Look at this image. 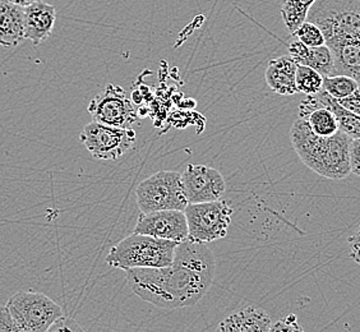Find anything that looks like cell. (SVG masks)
Masks as SVG:
<instances>
[{"instance_id": "cell-1", "label": "cell", "mask_w": 360, "mask_h": 332, "mask_svg": "<svg viewBox=\"0 0 360 332\" xmlns=\"http://www.w3.org/2000/svg\"><path fill=\"white\" fill-rule=\"evenodd\" d=\"M215 256L205 243H179L172 264L158 269L125 271L133 293L162 309L193 307L210 290L215 275Z\"/></svg>"}, {"instance_id": "cell-2", "label": "cell", "mask_w": 360, "mask_h": 332, "mask_svg": "<svg viewBox=\"0 0 360 332\" xmlns=\"http://www.w3.org/2000/svg\"><path fill=\"white\" fill-rule=\"evenodd\" d=\"M307 21L325 36L335 58V75L352 77L360 84V1L317 0Z\"/></svg>"}, {"instance_id": "cell-3", "label": "cell", "mask_w": 360, "mask_h": 332, "mask_svg": "<svg viewBox=\"0 0 360 332\" xmlns=\"http://www.w3.org/2000/svg\"><path fill=\"white\" fill-rule=\"evenodd\" d=\"M292 148L302 162L327 179H345L350 174L349 147L352 139L339 131L331 137H319L304 119L294 122L290 129Z\"/></svg>"}, {"instance_id": "cell-4", "label": "cell", "mask_w": 360, "mask_h": 332, "mask_svg": "<svg viewBox=\"0 0 360 332\" xmlns=\"http://www.w3.org/2000/svg\"><path fill=\"white\" fill-rule=\"evenodd\" d=\"M178 242L136 234L127 236L109 250L106 263L119 270L158 269L172 264Z\"/></svg>"}, {"instance_id": "cell-5", "label": "cell", "mask_w": 360, "mask_h": 332, "mask_svg": "<svg viewBox=\"0 0 360 332\" xmlns=\"http://www.w3.org/2000/svg\"><path fill=\"white\" fill-rule=\"evenodd\" d=\"M136 196L142 214L165 210L184 211L188 206L181 174L178 172L162 170L153 174L139 183Z\"/></svg>"}, {"instance_id": "cell-6", "label": "cell", "mask_w": 360, "mask_h": 332, "mask_svg": "<svg viewBox=\"0 0 360 332\" xmlns=\"http://www.w3.org/2000/svg\"><path fill=\"white\" fill-rule=\"evenodd\" d=\"M184 214L188 222V241L207 244L226 236L234 210L228 202L220 200L188 205Z\"/></svg>"}, {"instance_id": "cell-7", "label": "cell", "mask_w": 360, "mask_h": 332, "mask_svg": "<svg viewBox=\"0 0 360 332\" xmlns=\"http://www.w3.org/2000/svg\"><path fill=\"white\" fill-rule=\"evenodd\" d=\"M8 311L22 327L31 332H46L63 316L60 305L36 291H18L9 298Z\"/></svg>"}, {"instance_id": "cell-8", "label": "cell", "mask_w": 360, "mask_h": 332, "mask_svg": "<svg viewBox=\"0 0 360 332\" xmlns=\"http://www.w3.org/2000/svg\"><path fill=\"white\" fill-rule=\"evenodd\" d=\"M87 110L94 122L129 129L139 122V113L124 89L109 83L91 100Z\"/></svg>"}, {"instance_id": "cell-9", "label": "cell", "mask_w": 360, "mask_h": 332, "mask_svg": "<svg viewBox=\"0 0 360 332\" xmlns=\"http://www.w3.org/2000/svg\"><path fill=\"white\" fill-rule=\"evenodd\" d=\"M136 132L133 128L118 127L92 122L84 127L79 139L82 145L97 160H118L132 150L136 143Z\"/></svg>"}, {"instance_id": "cell-10", "label": "cell", "mask_w": 360, "mask_h": 332, "mask_svg": "<svg viewBox=\"0 0 360 332\" xmlns=\"http://www.w3.org/2000/svg\"><path fill=\"white\" fill-rule=\"evenodd\" d=\"M181 181L188 205L220 201L226 183L219 170L198 164H189L181 173Z\"/></svg>"}, {"instance_id": "cell-11", "label": "cell", "mask_w": 360, "mask_h": 332, "mask_svg": "<svg viewBox=\"0 0 360 332\" xmlns=\"http://www.w3.org/2000/svg\"><path fill=\"white\" fill-rule=\"evenodd\" d=\"M136 234L181 243L188 241V222L184 211L165 210L139 215Z\"/></svg>"}, {"instance_id": "cell-12", "label": "cell", "mask_w": 360, "mask_h": 332, "mask_svg": "<svg viewBox=\"0 0 360 332\" xmlns=\"http://www.w3.org/2000/svg\"><path fill=\"white\" fill-rule=\"evenodd\" d=\"M56 9L42 0L25 7V39L40 45L48 40L56 26Z\"/></svg>"}, {"instance_id": "cell-13", "label": "cell", "mask_w": 360, "mask_h": 332, "mask_svg": "<svg viewBox=\"0 0 360 332\" xmlns=\"http://www.w3.org/2000/svg\"><path fill=\"white\" fill-rule=\"evenodd\" d=\"M272 321L269 313L258 307H245L222 319L216 332H269Z\"/></svg>"}, {"instance_id": "cell-14", "label": "cell", "mask_w": 360, "mask_h": 332, "mask_svg": "<svg viewBox=\"0 0 360 332\" xmlns=\"http://www.w3.org/2000/svg\"><path fill=\"white\" fill-rule=\"evenodd\" d=\"M289 56L298 65H307L323 77L335 76V58L327 45L309 48L303 42L295 40L289 45Z\"/></svg>"}, {"instance_id": "cell-15", "label": "cell", "mask_w": 360, "mask_h": 332, "mask_svg": "<svg viewBox=\"0 0 360 332\" xmlns=\"http://www.w3.org/2000/svg\"><path fill=\"white\" fill-rule=\"evenodd\" d=\"M298 64L294 62L290 56H278L272 59L267 65L264 73L266 82L271 90L278 95L290 96L298 94L295 77H297Z\"/></svg>"}, {"instance_id": "cell-16", "label": "cell", "mask_w": 360, "mask_h": 332, "mask_svg": "<svg viewBox=\"0 0 360 332\" xmlns=\"http://www.w3.org/2000/svg\"><path fill=\"white\" fill-rule=\"evenodd\" d=\"M25 39V8L0 0V45L14 48Z\"/></svg>"}, {"instance_id": "cell-17", "label": "cell", "mask_w": 360, "mask_h": 332, "mask_svg": "<svg viewBox=\"0 0 360 332\" xmlns=\"http://www.w3.org/2000/svg\"><path fill=\"white\" fill-rule=\"evenodd\" d=\"M307 97L313 108H326L333 111L339 123V131L347 134L350 139H360V115L342 108L338 100L325 90L319 91L316 95H307Z\"/></svg>"}, {"instance_id": "cell-18", "label": "cell", "mask_w": 360, "mask_h": 332, "mask_svg": "<svg viewBox=\"0 0 360 332\" xmlns=\"http://www.w3.org/2000/svg\"><path fill=\"white\" fill-rule=\"evenodd\" d=\"M316 1L317 0H283L281 15L291 35L307 21L308 12Z\"/></svg>"}, {"instance_id": "cell-19", "label": "cell", "mask_w": 360, "mask_h": 332, "mask_svg": "<svg viewBox=\"0 0 360 332\" xmlns=\"http://www.w3.org/2000/svg\"><path fill=\"white\" fill-rule=\"evenodd\" d=\"M314 134L319 137H331L339 132V123L333 111L317 108L303 117Z\"/></svg>"}, {"instance_id": "cell-20", "label": "cell", "mask_w": 360, "mask_h": 332, "mask_svg": "<svg viewBox=\"0 0 360 332\" xmlns=\"http://www.w3.org/2000/svg\"><path fill=\"white\" fill-rule=\"evenodd\" d=\"M295 84L298 94L316 95L323 89V76L307 65H298Z\"/></svg>"}, {"instance_id": "cell-21", "label": "cell", "mask_w": 360, "mask_h": 332, "mask_svg": "<svg viewBox=\"0 0 360 332\" xmlns=\"http://www.w3.org/2000/svg\"><path fill=\"white\" fill-rule=\"evenodd\" d=\"M359 83L354 78L344 75H335L331 77H323V89L327 94L335 97L336 100H341L352 95L354 91L359 87Z\"/></svg>"}, {"instance_id": "cell-22", "label": "cell", "mask_w": 360, "mask_h": 332, "mask_svg": "<svg viewBox=\"0 0 360 332\" xmlns=\"http://www.w3.org/2000/svg\"><path fill=\"white\" fill-rule=\"evenodd\" d=\"M292 36H295L297 40L303 42L309 48H319L326 45L325 36L322 34L321 28L312 22L305 21Z\"/></svg>"}, {"instance_id": "cell-23", "label": "cell", "mask_w": 360, "mask_h": 332, "mask_svg": "<svg viewBox=\"0 0 360 332\" xmlns=\"http://www.w3.org/2000/svg\"><path fill=\"white\" fill-rule=\"evenodd\" d=\"M0 332H31L22 327L12 317L11 312L8 311L7 305L0 307Z\"/></svg>"}, {"instance_id": "cell-24", "label": "cell", "mask_w": 360, "mask_h": 332, "mask_svg": "<svg viewBox=\"0 0 360 332\" xmlns=\"http://www.w3.org/2000/svg\"><path fill=\"white\" fill-rule=\"evenodd\" d=\"M269 332H305L303 327L299 325L295 314H289L284 319H280L271 326Z\"/></svg>"}, {"instance_id": "cell-25", "label": "cell", "mask_w": 360, "mask_h": 332, "mask_svg": "<svg viewBox=\"0 0 360 332\" xmlns=\"http://www.w3.org/2000/svg\"><path fill=\"white\" fill-rule=\"evenodd\" d=\"M46 332H86L84 327L77 322L76 319L62 316L50 326Z\"/></svg>"}, {"instance_id": "cell-26", "label": "cell", "mask_w": 360, "mask_h": 332, "mask_svg": "<svg viewBox=\"0 0 360 332\" xmlns=\"http://www.w3.org/2000/svg\"><path fill=\"white\" fill-rule=\"evenodd\" d=\"M349 160L352 174L360 177V139H352L349 147Z\"/></svg>"}, {"instance_id": "cell-27", "label": "cell", "mask_w": 360, "mask_h": 332, "mask_svg": "<svg viewBox=\"0 0 360 332\" xmlns=\"http://www.w3.org/2000/svg\"><path fill=\"white\" fill-rule=\"evenodd\" d=\"M338 103H339L342 108H345L347 110L352 111V113H355V114L360 115V86L356 90L354 91L352 95H349V96L345 97V98L338 100Z\"/></svg>"}, {"instance_id": "cell-28", "label": "cell", "mask_w": 360, "mask_h": 332, "mask_svg": "<svg viewBox=\"0 0 360 332\" xmlns=\"http://www.w3.org/2000/svg\"><path fill=\"white\" fill-rule=\"evenodd\" d=\"M347 244L350 247V257L354 262L360 264V228L354 233L353 236L347 239Z\"/></svg>"}, {"instance_id": "cell-29", "label": "cell", "mask_w": 360, "mask_h": 332, "mask_svg": "<svg viewBox=\"0 0 360 332\" xmlns=\"http://www.w3.org/2000/svg\"><path fill=\"white\" fill-rule=\"evenodd\" d=\"M6 1H9V3H13V4L25 8L30 6V4H32V3H35L37 0H6Z\"/></svg>"}, {"instance_id": "cell-30", "label": "cell", "mask_w": 360, "mask_h": 332, "mask_svg": "<svg viewBox=\"0 0 360 332\" xmlns=\"http://www.w3.org/2000/svg\"><path fill=\"white\" fill-rule=\"evenodd\" d=\"M358 1H360V0H358Z\"/></svg>"}]
</instances>
